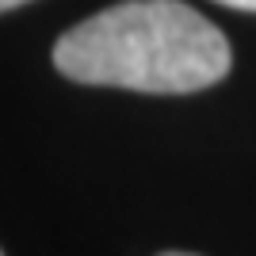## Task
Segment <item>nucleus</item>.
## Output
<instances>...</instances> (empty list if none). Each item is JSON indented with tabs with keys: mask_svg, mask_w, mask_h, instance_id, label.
Returning <instances> with one entry per match:
<instances>
[{
	"mask_svg": "<svg viewBox=\"0 0 256 256\" xmlns=\"http://www.w3.org/2000/svg\"><path fill=\"white\" fill-rule=\"evenodd\" d=\"M20 4H27V0H0V12H8V8H20Z\"/></svg>",
	"mask_w": 256,
	"mask_h": 256,
	"instance_id": "7ed1b4c3",
	"label": "nucleus"
},
{
	"mask_svg": "<svg viewBox=\"0 0 256 256\" xmlns=\"http://www.w3.org/2000/svg\"><path fill=\"white\" fill-rule=\"evenodd\" d=\"M214 4H226V8H237V12H256V0H214Z\"/></svg>",
	"mask_w": 256,
	"mask_h": 256,
	"instance_id": "f03ea898",
	"label": "nucleus"
},
{
	"mask_svg": "<svg viewBox=\"0 0 256 256\" xmlns=\"http://www.w3.org/2000/svg\"><path fill=\"white\" fill-rule=\"evenodd\" d=\"M54 65L76 84L184 96L218 84L234 54L226 34L184 0H122L69 27L54 46Z\"/></svg>",
	"mask_w": 256,
	"mask_h": 256,
	"instance_id": "f257e3e1",
	"label": "nucleus"
},
{
	"mask_svg": "<svg viewBox=\"0 0 256 256\" xmlns=\"http://www.w3.org/2000/svg\"><path fill=\"white\" fill-rule=\"evenodd\" d=\"M0 256H4V252H0Z\"/></svg>",
	"mask_w": 256,
	"mask_h": 256,
	"instance_id": "39448f33",
	"label": "nucleus"
},
{
	"mask_svg": "<svg viewBox=\"0 0 256 256\" xmlns=\"http://www.w3.org/2000/svg\"><path fill=\"white\" fill-rule=\"evenodd\" d=\"M160 256H195V252H160Z\"/></svg>",
	"mask_w": 256,
	"mask_h": 256,
	"instance_id": "20e7f679",
	"label": "nucleus"
}]
</instances>
